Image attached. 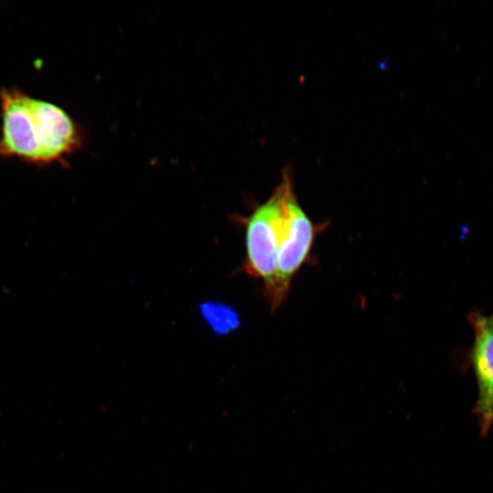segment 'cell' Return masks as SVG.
<instances>
[{
	"label": "cell",
	"mask_w": 493,
	"mask_h": 493,
	"mask_svg": "<svg viewBox=\"0 0 493 493\" xmlns=\"http://www.w3.org/2000/svg\"><path fill=\"white\" fill-rule=\"evenodd\" d=\"M469 320L474 330L471 362L477 384L475 413L481 435H486L493 425V318L474 313Z\"/></svg>",
	"instance_id": "cell-4"
},
{
	"label": "cell",
	"mask_w": 493,
	"mask_h": 493,
	"mask_svg": "<svg viewBox=\"0 0 493 493\" xmlns=\"http://www.w3.org/2000/svg\"><path fill=\"white\" fill-rule=\"evenodd\" d=\"M492 318H493V315H492Z\"/></svg>",
	"instance_id": "cell-6"
},
{
	"label": "cell",
	"mask_w": 493,
	"mask_h": 493,
	"mask_svg": "<svg viewBox=\"0 0 493 493\" xmlns=\"http://www.w3.org/2000/svg\"><path fill=\"white\" fill-rule=\"evenodd\" d=\"M293 185L290 168L283 170L281 182L269 198L258 205L246 219V261L244 270L262 279L270 299L276 283L277 253L286 209V197Z\"/></svg>",
	"instance_id": "cell-2"
},
{
	"label": "cell",
	"mask_w": 493,
	"mask_h": 493,
	"mask_svg": "<svg viewBox=\"0 0 493 493\" xmlns=\"http://www.w3.org/2000/svg\"><path fill=\"white\" fill-rule=\"evenodd\" d=\"M327 225H315L302 209L292 185L286 197V209L277 253L276 283L269 303L277 309L286 299L291 280L309 257L316 235Z\"/></svg>",
	"instance_id": "cell-3"
},
{
	"label": "cell",
	"mask_w": 493,
	"mask_h": 493,
	"mask_svg": "<svg viewBox=\"0 0 493 493\" xmlns=\"http://www.w3.org/2000/svg\"><path fill=\"white\" fill-rule=\"evenodd\" d=\"M199 309L205 320L216 335H227L240 326L238 314L233 307L226 303L208 300L202 303Z\"/></svg>",
	"instance_id": "cell-5"
},
{
	"label": "cell",
	"mask_w": 493,
	"mask_h": 493,
	"mask_svg": "<svg viewBox=\"0 0 493 493\" xmlns=\"http://www.w3.org/2000/svg\"><path fill=\"white\" fill-rule=\"evenodd\" d=\"M0 156L35 163L61 160L80 145V133L59 106L18 89H2Z\"/></svg>",
	"instance_id": "cell-1"
}]
</instances>
